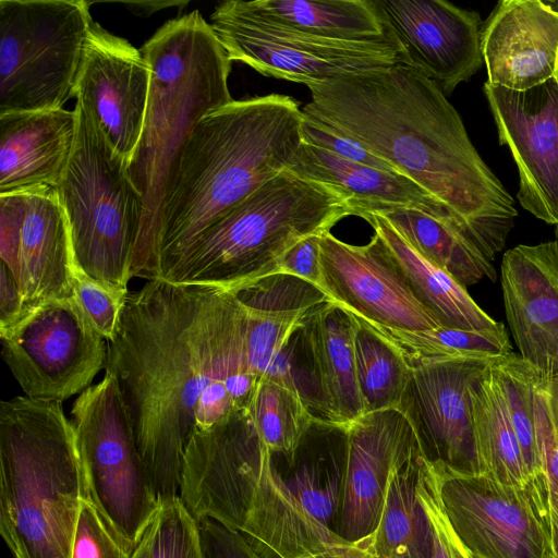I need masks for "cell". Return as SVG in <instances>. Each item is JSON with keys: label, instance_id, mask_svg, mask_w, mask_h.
Instances as JSON below:
<instances>
[{"label": "cell", "instance_id": "obj_1", "mask_svg": "<svg viewBox=\"0 0 558 558\" xmlns=\"http://www.w3.org/2000/svg\"><path fill=\"white\" fill-rule=\"evenodd\" d=\"M136 446L160 500L180 495L196 432L247 409L259 379L245 347V312L225 288L150 279L129 293L107 341Z\"/></svg>", "mask_w": 558, "mask_h": 558}, {"label": "cell", "instance_id": "obj_2", "mask_svg": "<svg viewBox=\"0 0 558 558\" xmlns=\"http://www.w3.org/2000/svg\"><path fill=\"white\" fill-rule=\"evenodd\" d=\"M303 108L356 141L445 206L494 260L518 216L515 203L472 144L435 82L398 63L306 85Z\"/></svg>", "mask_w": 558, "mask_h": 558}, {"label": "cell", "instance_id": "obj_3", "mask_svg": "<svg viewBox=\"0 0 558 558\" xmlns=\"http://www.w3.org/2000/svg\"><path fill=\"white\" fill-rule=\"evenodd\" d=\"M303 122L300 104L280 94L233 100L199 121L162 199L156 278L207 227L289 168Z\"/></svg>", "mask_w": 558, "mask_h": 558}, {"label": "cell", "instance_id": "obj_4", "mask_svg": "<svg viewBox=\"0 0 558 558\" xmlns=\"http://www.w3.org/2000/svg\"><path fill=\"white\" fill-rule=\"evenodd\" d=\"M179 496L196 520L239 532L264 558H322L347 542L292 494L246 409L192 435Z\"/></svg>", "mask_w": 558, "mask_h": 558}, {"label": "cell", "instance_id": "obj_5", "mask_svg": "<svg viewBox=\"0 0 558 558\" xmlns=\"http://www.w3.org/2000/svg\"><path fill=\"white\" fill-rule=\"evenodd\" d=\"M150 70L146 112L128 173L145 213L131 276L157 277L162 199L179 155L199 121L231 98V60L199 11L165 23L141 49Z\"/></svg>", "mask_w": 558, "mask_h": 558}, {"label": "cell", "instance_id": "obj_6", "mask_svg": "<svg viewBox=\"0 0 558 558\" xmlns=\"http://www.w3.org/2000/svg\"><path fill=\"white\" fill-rule=\"evenodd\" d=\"M85 482L62 402L0 407V534L14 558H71Z\"/></svg>", "mask_w": 558, "mask_h": 558}, {"label": "cell", "instance_id": "obj_7", "mask_svg": "<svg viewBox=\"0 0 558 558\" xmlns=\"http://www.w3.org/2000/svg\"><path fill=\"white\" fill-rule=\"evenodd\" d=\"M351 215L333 190L287 169L201 232L159 279L231 289L277 274L295 243Z\"/></svg>", "mask_w": 558, "mask_h": 558}, {"label": "cell", "instance_id": "obj_8", "mask_svg": "<svg viewBox=\"0 0 558 558\" xmlns=\"http://www.w3.org/2000/svg\"><path fill=\"white\" fill-rule=\"evenodd\" d=\"M76 140L56 187L70 229L77 269L128 295L144 199L125 159L109 142L93 111L75 98Z\"/></svg>", "mask_w": 558, "mask_h": 558}, {"label": "cell", "instance_id": "obj_9", "mask_svg": "<svg viewBox=\"0 0 558 558\" xmlns=\"http://www.w3.org/2000/svg\"><path fill=\"white\" fill-rule=\"evenodd\" d=\"M93 21L83 0L0 1V114L75 96Z\"/></svg>", "mask_w": 558, "mask_h": 558}, {"label": "cell", "instance_id": "obj_10", "mask_svg": "<svg viewBox=\"0 0 558 558\" xmlns=\"http://www.w3.org/2000/svg\"><path fill=\"white\" fill-rule=\"evenodd\" d=\"M71 415L86 497L133 553L161 500L140 456L114 376L105 373L80 393Z\"/></svg>", "mask_w": 558, "mask_h": 558}, {"label": "cell", "instance_id": "obj_11", "mask_svg": "<svg viewBox=\"0 0 558 558\" xmlns=\"http://www.w3.org/2000/svg\"><path fill=\"white\" fill-rule=\"evenodd\" d=\"M0 339L2 359L29 398L62 402L106 367L107 341L74 296L31 308Z\"/></svg>", "mask_w": 558, "mask_h": 558}, {"label": "cell", "instance_id": "obj_12", "mask_svg": "<svg viewBox=\"0 0 558 558\" xmlns=\"http://www.w3.org/2000/svg\"><path fill=\"white\" fill-rule=\"evenodd\" d=\"M432 463L449 522L474 558H553L542 485L508 486Z\"/></svg>", "mask_w": 558, "mask_h": 558}, {"label": "cell", "instance_id": "obj_13", "mask_svg": "<svg viewBox=\"0 0 558 558\" xmlns=\"http://www.w3.org/2000/svg\"><path fill=\"white\" fill-rule=\"evenodd\" d=\"M209 25L231 61L265 76L305 85L404 64L403 50L387 29L385 37L375 40L322 39L256 26L216 10Z\"/></svg>", "mask_w": 558, "mask_h": 558}, {"label": "cell", "instance_id": "obj_14", "mask_svg": "<svg viewBox=\"0 0 558 558\" xmlns=\"http://www.w3.org/2000/svg\"><path fill=\"white\" fill-rule=\"evenodd\" d=\"M0 259L16 280L26 312L74 296L77 267L54 187L0 194Z\"/></svg>", "mask_w": 558, "mask_h": 558}, {"label": "cell", "instance_id": "obj_15", "mask_svg": "<svg viewBox=\"0 0 558 558\" xmlns=\"http://www.w3.org/2000/svg\"><path fill=\"white\" fill-rule=\"evenodd\" d=\"M483 92L500 145L519 173L520 205L536 218L558 226V78L525 90L485 82Z\"/></svg>", "mask_w": 558, "mask_h": 558}, {"label": "cell", "instance_id": "obj_16", "mask_svg": "<svg viewBox=\"0 0 558 558\" xmlns=\"http://www.w3.org/2000/svg\"><path fill=\"white\" fill-rule=\"evenodd\" d=\"M495 360L454 357L411 367L398 410L429 460L476 473L470 385Z\"/></svg>", "mask_w": 558, "mask_h": 558}, {"label": "cell", "instance_id": "obj_17", "mask_svg": "<svg viewBox=\"0 0 558 558\" xmlns=\"http://www.w3.org/2000/svg\"><path fill=\"white\" fill-rule=\"evenodd\" d=\"M319 246V289L330 301L379 326L402 330L441 327L397 272L378 233L365 245H352L329 231L320 235Z\"/></svg>", "mask_w": 558, "mask_h": 558}, {"label": "cell", "instance_id": "obj_18", "mask_svg": "<svg viewBox=\"0 0 558 558\" xmlns=\"http://www.w3.org/2000/svg\"><path fill=\"white\" fill-rule=\"evenodd\" d=\"M385 28L403 50L404 64L450 95L483 65L477 12L445 0H374Z\"/></svg>", "mask_w": 558, "mask_h": 558}, {"label": "cell", "instance_id": "obj_19", "mask_svg": "<svg viewBox=\"0 0 558 558\" xmlns=\"http://www.w3.org/2000/svg\"><path fill=\"white\" fill-rule=\"evenodd\" d=\"M149 86L142 51L93 21L74 97L93 111L126 162L141 137Z\"/></svg>", "mask_w": 558, "mask_h": 558}, {"label": "cell", "instance_id": "obj_20", "mask_svg": "<svg viewBox=\"0 0 558 558\" xmlns=\"http://www.w3.org/2000/svg\"><path fill=\"white\" fill-rule=\"evenodd\" d=\"M417 442L409 421L397 409L366 413L345 427L340 537L360 543L374 533L390 471Z\"/></svg>", "mask_w": 558, "mask_h": 558}, {"label": "cell", "instance_id": "obj_21", "mask_svg": "<svg viewBox=\"0 0 558 558\" xmlns=\"http://www.w3.org/2000/svg\"><path fill=\"white\" fill-rule=\"evenodd\" d=\"M355 315L328 300L307 313L293 336L291 368L302 362L310 381L305 403L312 414H319L316 420L348 426L364 415L355 375Z\"/></svg>", "mask_w": 558, "mask_h": 558}, {"label": "cell", "instance_id": "obj_22", "mask_svg": "<svg viewBox=\"0 0 558 558\" xmlns=\"http://www.w3.org/2000/svg\"><path fill=\"white\" fill-rule=\"evenodd\" d=\"M500 279L519 355L543 374L558 373V240L508 250Z\"/></svg>", "mask_w": 558, "mask_h": 558}, {"label": "cell", "instance_id": "obj_23", "mask_svg": "<svg viewBox=\"0 0 558 558\" xmlns=\"http://www.w3.org/2000/svg\"><path fill=\"white\" fill-rule=\"evenodd\" d=\"M487 83L525 90L556 76L558 1L502 0L482 25Z\"/></svg>", "mask_w": 558, "mask_h": 558}, {"label": "cell", "instance_id": "obj_24", "mask_svg": "<svg viewBox=\"0 0 558 558\" xmlns=\"http://www.w3.org/2000/svg\"><path fill=\"white\" fill-rule=\"evenodd\" d=\"M228 290L245 312V347L254 374L298 391L290 343L307 313L328 301L327 295L303 279L279 272Z\"/></svg>", "mask_w": 558, "mask_h": 558}, {"label": "cell", "instance_id": "obj_25", "mask_svg": "<svg viewBox=\"0 0 558 558\" xmlns=\"http://www.w3.org/2000/svg\"><path fill=\"white\" fill-rule=\"evenodd\" d=\"M76 131L74 110L0 114V194L56 189L72 156Z\"/></svg>", "mask_w": 558, "mask_h": 558}, {"label": "cell", "instance_id": "obj_26", "mask_svg": "<svg viewBox=\"0 0 558 558\" xmlns=\"http://www.w3.org/2000/svg\"><path fill=\"white\" fill-rule=\"evenodd\" d=\"M288 169L333 190L361 218L413 209L457 222L445 206L410 178L342 159L305 142Z\"/></svg>", "mask_w": 558, "mask_h": 558}, {"label": "cell", "instance_id": "obj_27", "mask_svg": "<svg viewBox=\"0 0 558 558\" xmlns=\"http://www.w3.org/2000/svg\"><path fill=\"white\" fill-rule=\"evenodd\" d=\"M215 10L248 24L314 38L364 41L387 35L374 0H228Z\"/></svg>", "mask_w": 558, "mask_h": 558}, {"label": "cell", "instance_id": "obj_28", "mask_svg": "<svg viewBox=\"0 0 558 558\" xmlns=\"http://www.w3.org/2000/svg\"><path fill=\"white\" fill-rule=\"evenodd\" d=\"M363 219L381 236L395 269L441 327L486 330L501 324L485 313L449 274L420 255L383 215L368 214Z\"/></svg>", "mask_w": 558, "mask_h": 558}, {"label": "cell", "instance_id": "obj_29", "mask_svg": "<svg viewBox=\"0 0 558 558\" xmlns=\"http://www.w3.org/2000/svg\"><path fill=\"white\" fill-rule=\"evenodd\" d=\"M422 453L417 442L391 469L378 524L354 543L369 558H433L430 524L415 492Z\"/></svg>", "mask_w": 558, "mask_h": 558}, {"label": "cell", "instance_id": "obj_30", "mask_svg": "<svg viewBox=\"0 0 558 558\" xmlns=\"http://www.w3.org/2000/svg\"><path fill=\"white\" fill-rule=\"evenodd\" d=\"M494 362L470 385L476 473L499 484L526 487L533 481L508 414Z\"/></svg>", "mask_w": 558, "mask_h": 558}, {"label": "cell", "instance_id": "obj_31", "mask_svg": "<svg viewBox=\"0 0 558 558\" xmlns=\"http://www.w3.org/2000/svg\"><path fill=\"white\" fill-rule=\"evenodd\" d=\"M380 215L420 255L449 274L465 289L483 278L496 280L493 262L457 222L413 209Z\"/></svg>", "mask_w": 558, "mask_h": 558}, {"label": "cell", "instance_id": "obj_32", "mask_svg": "<svg viewBox=\"0 0 558 558\" xmlns=\"http://www.w3.org/2000/svg\"><path fill=\"white\" fill-rule=\"evenodd\" d=\"M368 325L395 345L411 367L454 357L500 359L513 352L504 324L486 330L447 327L402 330Z\"/></svg>", "mask_w": 558, "mask_h": 558}, {"label": "cell", "instance_id": "obj_33", "mask_svg": "<svg viewBox=\"0 0 558 558\" xmlns=\"http://www.w3.org/2000/svg\"><path fill=\"white\" fill-rule=\"evenodd\" d=\"M355 317L354 363L364 414L398 410L411 366L400 351L366 320Z\"/></svg>", "mask_w": 558, "mask_h": 558}, {"label": "cell", "instance_id": "obj_34", "mask_svg": "<svg viewBox=\"0 0 558 558\" xmlns=\"http://www.w3.org/2000/svg\"><path fill=\"white\" fill-rule=\"evenodd\" d=\"M246 410L270 453L281 454L293 464L316 420L299 391L275 380L262 379Z\"/></svg>", "mask_w": 558, "mask_h": 558}, {"label": "cell", "instance_id": "obj_35", "mask_svg": "<svg viewBox=\"0 0 558 558\" xmlns=\"http://www.w3.org/2000/svg\"><path fill=\"white\" fill-rule=\"evenodd\" d=\"M494 368L529 475L541 484L533 412L535 368L513 352L495 360Z\"/></svg>", "mask_w": 558, "mask_h": 558}, {"label": "cell", "instance_id": "obj_36", "mask_svg": "<svg viewBox=\"0 0 558 558\" xmlns=\"http://www.w3.org/2000/svg\"><path fill=\"white\" fill-rule=\"evenodd\" d=\"M149 558H207L198 521L180 496L161 501L150 525Z\"/></svg>", "mask_w": 558, "mask_h": 558}, {"label": "cell", "instance_id": "obj_37", "mask_svg": "<svg viewBox=\"0 0 558 558\" xmlns=\"http://www.w3.org/2000/svg\"><path fill=\"white\" fill-rule=\"evenodd\" d=\"M534 427L553 558H558V397L535 407Z\"/></svg>", "mask_w": 558, "mask_h": 558}, {"label": "cell", "instance_id": "obj_38", "mask_svg": "<svg viewBox=\"0 0 558 558\" xmlns=\"http://www.w3.org/2000/svg\"><path fill=\"white\" fill-rule=\"evenodd\" d=\"M416 496L433 534V558H474L461 542L442 507L434 464L422 453L416 477Z\"/></svg>", "mask_w": 558, "mask_h": 558}, {"label": "cell", "instance_id": "obj_39", "mask_svg": "<svg viewBox=\"0 0 558 558\" xmlns=\"http://www.w3.org/2000/svg\"><path fill=\"white\" fill-rule=\"evenodd\" d=\"M287 484L304 509L323 525L331 529V519L341 505L342 473L335 472L323 481L314 468L303 464Z\"/></svg>", "mask_w": 558, "mask_h": 558}, {"label": "cell", "instance_id": "obj_40", "mask_svg": "<svg viewBox=\"0 0 558 558\" xmlns=\"http://www.w3.org/2000/svg\"><path fill=\"white\" fill-rule=\"evenodd\" d=\"M73 294L94 329L106 341L112 339L128 295L112 291L80 269L74 275Z\"/></svg>", "mask_w": 558, "mask_h": 558}, {"label": "cell", "instance_id": "obj_41", "mask_svg": "<svg viewBox=\"0 0 558 558\" xmlns=\"http://www.w3.org/2000/svg\"><path fill=\"white\" fill-rule=\"evenodd\" d=\"M71 558H132L87 497L80 511Z\"/></svg>", "mask_w": 558, "mask_h": 558}, {"label": "cell", "instance_id": "obj_42", "mask_svg": "<svg viewBox=\"0 0 558 558\" xmlns=\"http://www.w3.org/2000/svg\"><path fill=\"white\" fill-rule=\"evenodd\" d=\"M302 135L303 142L325 149L342 159L399 173L387 162L369 153L362 144L311 116L304 114Z\"/></svg>", "mask_w": 558, "mask_h": 558}, {"label": "cell", "instance_id": "obj_43", "mask_svg": "<svg viewBox=\"0 0 558 558\" xmlns=\"http://www.w3.org/2000/svg\"><path fill=\"white\" fill-rule=\"evenodd\" d=\"M197 521L207 558H264L239 532L208 518Z\"/></svg>", "mask_w": 558, "mask_h": 558}, {"label": "cell", "instance_id": "obj_44", "mask_svg": "<svg viewBox=\"0 0 558 558\" xmlns=\"http://www.w3.org/2000/svg\"><path fill=\"white\" fill-rule=\"evenodd\" d=\"M320 235H308L289 248L279 260L277 274L291 275L319 288L322 280Z\"/></svg>", "mask_w": 558, "mask_h": 558}, {"label": "cell", "instance_id": "obj_45", "mask_svg": "<svg viewBox=\"0 0 558 558\" xmlns=\"http://www.w3.org/2000/svg\"><path fill=\"white\" fill-rule=\"evenodd\" d=\"M25 313L26 306L15 278L0 264V331L14 325Z\"/></svg>", "mask_w": 558, "mask_h": 558}, {"label": "cell", "instance_id": "obj_46", "mask_svg": "<svg viewBox=\"0 0 558 558\" xmlns=\"http://www.w3.org/2000/svg\"><path fill=\"white\" fill-rule=\"evenodd\" d=\"M187 1H144V2H129L125 3L129 9L137 15L148 16L161 9L180 5L183 7Z\"/></svg>", "mask_w": 558, "mask_h": 558}, {"label": "cell", "instance_id": "obj_47", "mask_svg": "<svg viewBox=\"0 0 558 558\" xmlns=\"http://www.w3.org/2000/svg\"><path fill=\"white\" fill-rule=\"evenodd\" d=\"M322 558H369L364 549L354 543L344 542L332 547Z\"/></svg>", "mask_w": 558, "mask_h": 558}, {"label": "cell", "instance_id": "obj_48", "mask_svg": "<svg viewBox=\"0 0 558 558\" xmlns=\"http://www.w3.org/2000/svg\"><path fill=\"white\" fill-rule=\"evenodd\" d=\"M150 547V527L147 530L142 541L132 553V558H149Z\"/></svg>", "mask_w": 558, "mask_h": 558}, {"label": "cell", "instance_id": "obj_49", "mask_svg": "<svg viewBox=\"0 0 558 558\" xmlns=\"http://www.w3.org/2000/svg\"><path fill=\"white\" fill-rule=\"evenodd\" d=\"M555 239L558 240V226L556 227V230H555Z\"/></svg>", "mask_w": 558, "mask_h": 558}, {"label": "cell", "instance_id": "obj_50", "mask_svg": "<svg viewBox=\"0 0 558 558\" xmlns=\"http://www.w3.org/2000/svg\"><path fill=\"white\" fill-rule=\"evenodd\" d=\"M556 77L558 78V61H557V72H556Z\"/></svg>", "mask_w": 558, "mask_h": 558}]
</instances>
